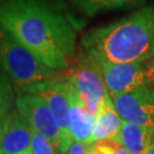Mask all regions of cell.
I'll return each mask as SVG.
<instances>
[{
  "label": "cell",
  "instance_id": "obj_15",
  "mask_svg": "<svg viewBox=\"0 0 154 154\" xmlns=\"http://www.w3.org/2000/svg\"><path fill=\"white\" fill-rule=\"evenodd\" d=\"M14 102V89L11 80L6 77H0V119L11 110Z\"/></svg>",
  "mask_w": 154,
  "mask_h": 154
},
{
  "label": "cell",
  "instance_id": "obj_22",
  "mask_svg": "<svg viewBox=\"0 0 154 154\" xmlns=\"http://www.w3.org/2000/svg\"><path fill=\"white\" fill-rule=\"evenodd\" d=\"M152 87H153V88H154V83H153V85H152Z\"/></svg>",
  "mask_w": 154,
  "mask_h": 154
},
{
  "label": "cell",
  "instance_id": "obj_23",
  "mask_svg": "<svg viewBox=\"0 0 154 154\" xmlns=\"http://www.w3.org/2000/svg\"><path fill=\"white\" fill-rule=\"evenodd\" d=\"M0 154H1V153H0Z\"/></svg>",
  "mask_w": 154,
  "mask_h": 154
},
{
  "label": "cell",
  "instance_id": "obj_12",
  "mask_svg": "<svg viewBox=\"0 0 154 154\" xmlns=\"http://www.w3.org/2000/svg\"><path fill=\"white\" fill-rule=\"evenodd\" d=\"M122 119L114 109L112 99L102 105L95 116L91 135V143L102 139L116 138L122 127Z\"/></svg>",
  "mask_w": 154,
  "mask_h": 154
},
{
  "label": "cell",
  "instance_id": "obj_7",
  "mask_svg": "<svg viewBox=\"0 0 154 154\" xmlns=\"http://www.w3.org/2000/svg\"><path fill=\"white\" fill-rule=\"evenodd\" d=\"M122 121L154 129V88L145 86L112 98Z\"/></svg>",
  "mask_w": 154,
  "mask_h": 154
},
{
  "label": "cell",
  "instance_id": "obj_11",
  "mask_svg": "<svg viewBox=\"0 0 154 154\" xmlns=\"http://www.w3.org/2000/svg\"><path fill=\"white\" fill-rule=\"evenodd\" d=\"M114 139L130 154H145L147 149L154 146V129L123 121Z\"/></svg>",
  "mask_w": 154,
  "mask_h": 154
},
{
  "label": "cell",
  "instance_id": "obj_13",
  "mask_svg": "<svg viewBox=\"0 0 154 154\" xmlns=\"http://www.w3.org/2000/svg\"><path fill=\"white\" fill-rule=\"evenodd\" d=\"M144 0H72L73 5L83 15L93 17L102 11L125 9L142 4Z\"/></svg>",
  "mask_w": 154,
  "mask_h": 154
},
{
  "label": "cell",
  "instance_id": "obj_5",
  "mask_svg": "<svg viewBox=\"0 0 154 154\" xmlns=\"http://www.w3.org/2000/svg\"><path fill=\"white\" fill-rule=\"evenodd\" d=\"M18 113L25 119L33 130L44 135L54 144L57 152L65 154L67 151L62 131L46 100L31 94H20L15 98Z\"/></svg>",
  "mask_w": 154,
  "mask_h": 154
},
{
  "label": "cell",
  "instance_id": "obj_21",
  "mask_svg": "<svg viewBox=\"0 0 154 154\" xmlns=\"http://www.w3.org/2000/svg\"><path fill=\"white\" fill-rule=\"evenodd\" d=\"M25 154H32V153H31V151H30V152H28V153H25Z\"/></svg>",
  "mask_w": 154,
  "mask_h": 154
},
{
  "label": "cell",
  "instance_id": "obj_1",
  "mask_svg": "<svg viewBox=\"0 0 154 154\" xmlns=\"http://www.w3.org/2000/svg\"><path fill=\"white\" fill-rule=\"evenodd\" d=\"M0 26L55 72L65 71L74 58L75 30L49 0H6Z\"/></svg>",
  "mask_w": 154,
  "mask_h": 154
},
{
  "label": "cell",
  "instance_id": "obj_2",
  "mask_svg": "<svg viewBox=\"0 0 154 154\" xmlns=\"http://www.w3.org/2000/svg\"><path fill=\"white\" fill-rule=\"evenodd\" d=\"M82 50L99 63H144L154 56V7L86 33Z\"/></svg>",
  "mask_w": 154,
  "mask_h": 154
},
{
  "label": "cell",
  "instance_id": "obj_8",
  "mask_svg": "<svg viewBox=\"0 0 154 154\" xmlns=\"http://www.w3.org/2000/svg\"><path fill=\"white\" fill-rule=\"evenodd\" d=\"M111 99L145 86H151L144 63H99Z\"/></svg>",
  "mask_w": 154,
  "mask_h": 154
},
{
  "label": "cell",
  "instance_id": "obj_6",
  "mask_svg": "<svg viewBox=\"0 0 154 154\" xmlns=\"http://www.w3.org/2000/svg\"><path fill=\"white\" fill-rule=\"evenodd\" d=\"M22 93L31 94L39 96L46 100L56 121L62 131V136L65 142L67 149L70 147L72 140L69 132V111H70V100L67 96V83L64 78L56 75L51 80H47L44 82L31 85L22 89Z\"/></svg>",
  "mask_w": 154,
  "mask_h": 154
},
{
  "label": "cell",
  "instance_id": "obj_16",
  "mask_svg": "<svg viewBox=\"0 0 154 154\" xmlns=\"http://www.w3.org/2000/svg\"><path fill=\"white\" fill-rule=\"evenodd\" d=\"M57 149L54 144L44 135L39 134L32 129L31 138V153L32 154H57Z\"/></svg>",
  "mask_w": 154,
  "mask_h": 154
},
{
  "label": "cell",
  "instance_id": "obj_18",
  "mask_svg": "<svg viewBox=\"0 0 154 154\" xmlns=\"http://www.w3.org/2000/svg\"><path fill=\"white\" fill-rule=\"evenodd\" d=\"M144 67H145V71L147 74L151 85L154 83V56H152L149 60H147L146 62H144Z\"/></svg>",
  "mask_w": 154,
  "mask_h": 154
},
{
  "label": "cell",
  "instance_id": "obj_20",
  "mask_svg": "<svg viewBox=\"0 0 154 154\" xmlns=\"http://www.w3.org/2000/svg\"><path fill=\"white\" fill-rule=\"evenodd\" d=\"M5 1H6V0H0V5H1V4H4Z\"/></svg>",
  "mask_w": 154,
  "mask_h": 154
},
{
  "label": "cell",
  "instance_id": "obj_10",
  "mask_svg": "<svg viewBox=\"0 0 154 154\" xmlns=\"http://www.w3.org/2000/svg\"><path fill=\"white\" fill-rule=\"evenodd\" d=\"M66 83H67V96L70 100V111H69L70 136L73 142L90 144L95 118L86 111L83 104L81 103V99L74 88L67 81Z\"/></svg>",
  "mask_w": 154,
  "mask_h": 154
},
{
  "label": "cell",
  "instance_id": "obj_17",
  "mask_svg": "<svg viewBox=\"0 0 154 154\" xmlns=\"http://www.w3.org/2000/svg\"><path fill=\"white\" fill-rule=\"evenodd\" d=\"M65 154H88V144L72 142Z\"/></svg>",
  "mask_w": 154,
  "mask_h": 154
},
{
  "label": "cell",
  "instance_id": "obj_19",
  "mask_svg": "<svg viewBox=\"0 0 154 154\" xmlns=\"http://www.w3.org/2000/svg\"><path fill=\"white\" fill-rule=\"evenodd\" d=\"M145 154H154V146H152L149 149H147V151L145 152Z\"/></svg>",
  "mask_w": 154,
  "mask_h": 154
},
{
  "label": "cell",
  "instance_id": "obj_4",
  "mask_svg": "<svg viewBox=\"0 0 154 154\" xmlns=\"http://www.w3.org/2000/svg\"><path fill=\"white\" fill-rule=\"evenodd\" d=\"M61 75L74 88L86 111L94 118L98 114L102 105L111 100L99 62L85 50L73 58Z\"/></svg>",
  "mask_w": 154,
  "mask_h": 154
},
{
  "label": "cell",
  "instance_id": "obj_9",
  "mask_svg": "<svg viewBox=\"0 0 154 154\" xmlns=\"http://www.w3.org/2000/svg\"><path fill=\"white\" fill-rule=\"evenodd\" d=\"M32 128L18 111L11 110L0 119V153L25 154L31 151Z\"/></svg>",
  "mask_w": 154,
  "mask_h": 154
},
{
  "label": "cell",
  "instance_id": "obj_14",
  "mask_svg": "<svg viewBox=\"0 0 154 154\" xmlns=\"http://www.w3.org/2000/svg\"><path fill=\"white\" fill-rule=\"evenodd\" d=\"M88 154H130L114 138L96 140L88 144Z\"/></svg>",
  "mask_w": 154,
  "mask_h": 154
},
{
  "label": "cell",
  "instance_id": "obj_3",
  "mask_svg": "<svg viewBox=\"0 0 154 154\" xmlns=\"http://www.w3.org/2000/svg\"><path fill=\"white\" fill-rule=\"evenodd\" d=\"M0 65L15 86L23 88L57 75L15 37L0 26Z\"/></svg>",
  "mask_w": 154,
  "mask_h": 154
}]
</instances>
